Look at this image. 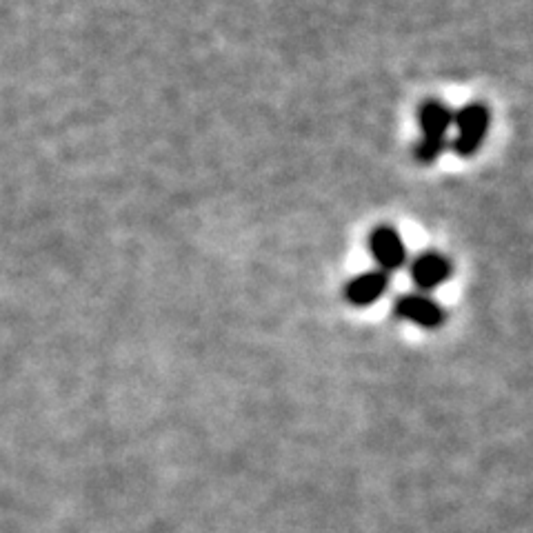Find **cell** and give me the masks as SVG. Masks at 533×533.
<instances>
[{
  "label": "cell",
  "mask_w": 533,
  "mask_h": 533,
  "mask_svg": "<svg viewBox=\"0 0 533 533\" xmlns=\"http://www.w3.org/2000/svg\"><path fill=\"white\" fill-rule=\"evenodd\" d=\"M387 285H389V276L385 274V271L376 269V271H367V274L351 278L345 294L351 305L369 307V305L378 303L382 294L387 291Z\"/></svg>",
  "instance_id": "8992f818"
},
{
  "label": "cell",
  "mask_w": 533,
  "mask_h": 533,
  "mask_svg": "<svg viewBox=\"0 0 533 533\" xmlns=\"http://www.w3.org/2000/svg\"><path fill=\"white\" fill-rule=\"evenodd\" d=\"M369 251L378 263L380 271H385L387 276H389V271H398L407 263L405 243H402L398 231L389 225H380L371 231Z\"/></svg>",
  "instance_id": "3957f363"
},
{
  "label": "cell",
  "mask_w": 533,
  "mask_h": 533,
  "mask_svg": "<svg viewBox=\"0 0 533 533\" xmlns=\"http://www.w3.org/2000/svg\"><path fill=\"white\" fill-rule=\"evenodd\" d=\"M456 125V138L451 147H454L456 156L471 158L485 143V136L489 132V109L482 103H469L462 107L454 116Z\"/></svg>",
  "instance_id": "7a4b0ae2"
},
{
  "label": "cell",
  "mask_w": 533,
  "mask_h": 533,
  "mask_svg": "<svg viewBox=\"0 0 533 533\" xmlns=\"http://www.w3.org/2000/svg\"><path fill=\"white\" fill-rule=\"evenodd\" d=\"M396 314L418 327L436 329L445 320V311L425 294H405L396 300Z\"/></svg>",
  "instance_id": "277c9868"
},
{
  "label": "cell",
  "mask_w": 533,
  "mask_h": 533,
  "mask_svg": "<svg viewBox=\"0 0 533 533\" xmlns=\"http://www.w3.org/2000/svg\"><path fill=\"white\" fill-rule=\"evenodd\" d=\"M451 276V263L445 258L436 254V251H429V254L418 256L414 263H411V278L420 291H434L442 283H447Z\"/></svg>",
  "instance_id": "5b68a950"
},
{
  "label": "cell",
  "mask_w": 533,
  "mask_h": 533,
  "mask_svg": "<svg viewBox=\"0 0 533 533\" xmlns=\"http://www.w3.org/2000/svg\"><path fill=\"white\" fill-rule=\"evenodd\" d=\"M420 140L416 147V156L420 163H434V160L445 152L449 127L454 125V114L449 107L438 98H429L422 103L420 114Z\"/></svg>",
  "instance_id": "6da1fadb"
}]
</instances>
